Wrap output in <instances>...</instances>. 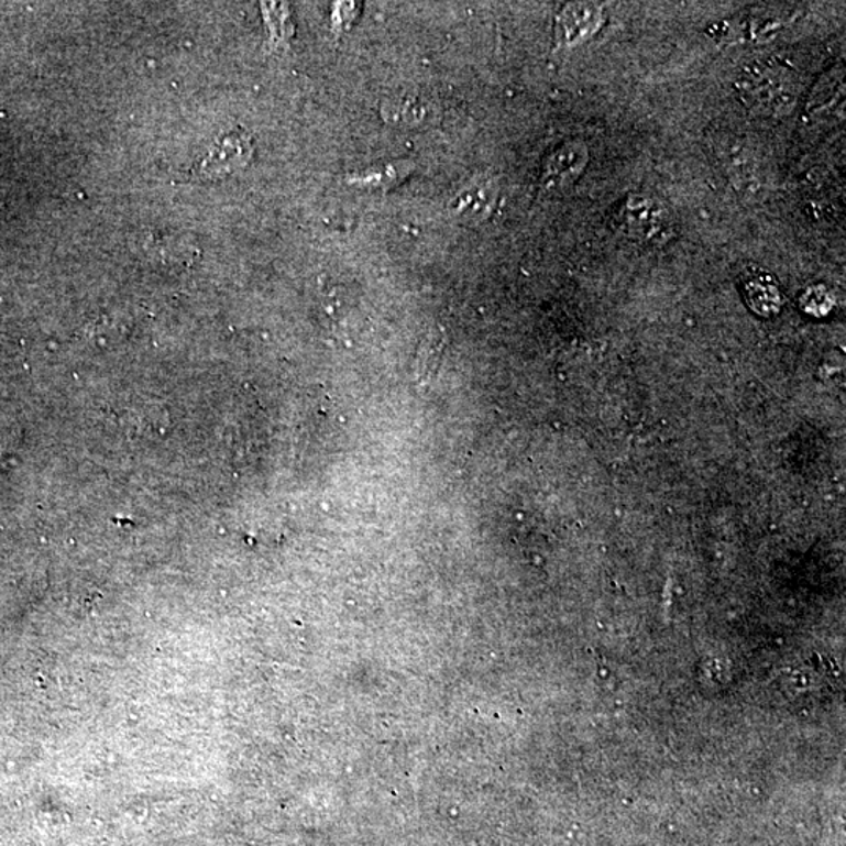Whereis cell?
I'll list each match as a JSON object with an SVG mask.
<instances>
[{
  "label": "cell",
  "instance_id": "obj_7",
  "mask_svg": "<svg viewBox=\"0 0 846 846\" xmlns=\"http://www.w3.org/2000/svg\"><path fill=\"white\" fill-rule=\"evenodd\" d=\"M250 155L249 136L240 134V132H232V134L221 139L220 146L216 147L205 166L206 169L209 168V173L223 175V173L232 172V169L245 165L250 161Z\"/></svg>",
  "mask_w": 846,
  "mask_h": 846
},
{
  "label": "cell",
  "instance_id": "obj_5",
  "mask_svg": "<svg viewBox=\"0 0 846 846\" xmlns=\"http://www.w3.org/2000/svg\"><path fill=\"white\" fill-rule=\"evenodd\" d=\"M498 186L494 179H479L454 197L449 205L450 216L468 224L486 221L497 205Z\"/></svg>",
  "mask_w": 846,
  "mask_h": 846
},
{
  "label": "cell",
  "instance_id": "obj_6",
  "mask_svg": "<svg viewBox=\"0 0 846 846\" xmlns=\"http://www.w3.org/2000/svg\"><path fill=\"white\" fill-rule=\"evenodd\" d=\"M744 294L749 308L759 316L770 317L781 309L782 295L778 283L763 270H751L746 273Z\"/></svg>",
  "mask_w": 846,
  "mask_h": 846
},
{
  "label": "cell",
  "instance_id": "obj_9",
  "mask_svg": "<svg viewBox=\"0 0 846 846\" xmlns=\"http://www.w3.org/2000/svg\"><path fill=\"white\" fill-rule=\"evenodd\" d=\"M384 121H389L394 124L414 125L422 120L425 109L422 103L417 101L416 98H395L389 99L384 103L383 109Z\"/></svg>",
  "mask_w": 846,
  "mask_h": 846
},
{
  "label": "cell",
  "instance_id": "obj_4",
  "mask_svg": "<svg viewBox=\"0 0 846 846\" xmlns=\"http://www.w3.org/2000/svg\"><path fill=\"white\" fill-rule=\"evenodd\" d=\"M604 24V11L596 3H568L557 18V43L578 47L590 42Z\"/></svg>",
  "mask_w": 846,
  "mask_h": 846
},
{
  "label": "cell",
  "instance_id": "obj_1",
  "mask_svg": "<svg viewBox=\"0 0 846 846\" xmlns=\"http://www.w3.org/2000/svg\"><path fill=\"white\" fill-rule=\"evenodd\" d=\"M740 88L744 101L760 113H787L796 102L795 76L779 66H754L745 73Z\"/></svg>",
  "mask_w": 846,
  "mask_h": 846
},
{
  "label": "cell",
  "instance_id": "obj_2",
  "mask_svg": "<svg viewBox=\"0 0 846 846\" xmlns=\"http://www.w3.org/2000/svg\"><path fill=\"white\" fill-rule=\"evenodd\" d=\"M618 224L627 238L641 245H661L674 235L670 210L648 195L627 197L618 210Z\"/></svg>",
  "mask_w": 846,
  "mask_h": 846
},
{
  "label": "cell",
  "instance_id": "obj_10",
  "mask_svg": "<svg viewBox=\"0 0 846 846\" xmlns=\"http://www.w3.org/2000/svg\"><path fill=\"white\" fill-rule=\"evenodd\" d=\"M801 308L814 317H825L834 308V298L825 286H812L801 295Z\"/></svg>",
  "mask_w": 846,
  "mask_h": 846
},
{
  "label": "cell",
  "instance_id": "obj_3",
  "mask_svg": "<svg viewBox=\"0 0 846 846\" xmlns=\"http://www.w3.org/2000/svg\"><path fill=\"white\" fill-rule=\"evenodd\" d=\"M590 162L589 146L579 140L563 143L546 157L542 164L541 187L545 190H563L582 176Z\"/></svg>",
  "mask_w": 846,
  "mask_h": 846
},
{
  "label": "cell",
  "instance_id": "obj_8",
  "mask_svg": "<svg viewBox=\"0 0 846 846\" xmlns=\"http://www.w3.org/2000/svg\"><path fill=\"white\" fill-rule=\"evenodd\" d=\"M411 162H393L382 168H371L349 177L351 186L367 188H389L400 183L411 172Z\"/></svg>",
  "mask_w": 846,
  "mask_h": 846
}]
</instances>
